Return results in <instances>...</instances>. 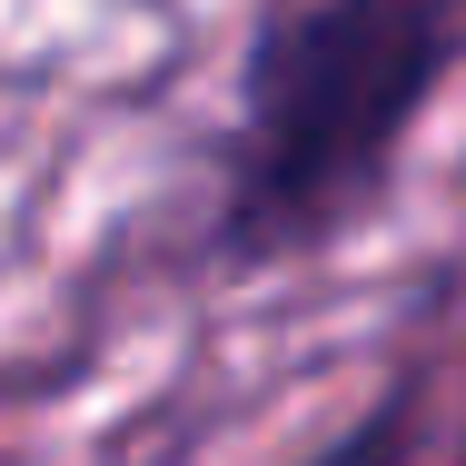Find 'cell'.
Returning <instances> with one entry per match:
<instances>
[{
    "instance_id": "cell-1",
    "label": "cell",
    "mask_w": 466,
    "mask_h": 466,
    "mask_svg": "<svg viewBox=\"0 0 466 466\" xmlns=\"http://www.w3.org/2000/svg\"><path fill=\"white\" fill-rule=\"evenodd\" d=\"M457 50V0H318L248 70L238 238H308L368 198Z\"/></svg>"
}]
</instances>
